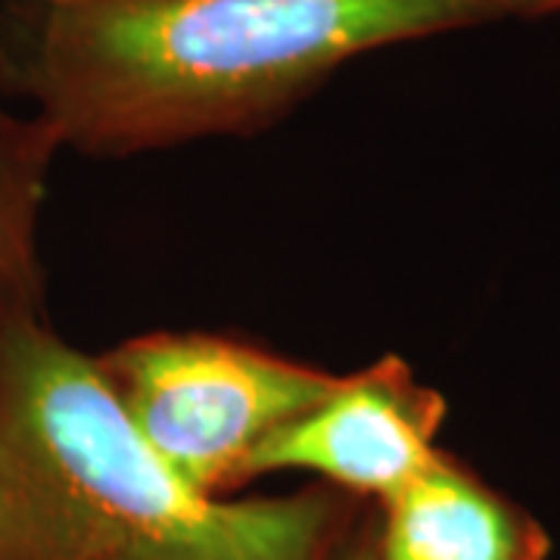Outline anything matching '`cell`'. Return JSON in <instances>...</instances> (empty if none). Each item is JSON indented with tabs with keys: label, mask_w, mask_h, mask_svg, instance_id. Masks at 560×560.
<instances>
[{
	"label": "cell",
	"mask_w": 560,
	"mask_h": 560,
	"mask_svg": "<svg viewBox=\"0 0 560 560\" xmlns=\"http://www.w3.org/2000/svg\"><path fill=\"white\" fill-rule=\"evenodd\" d=\"M445 401L405 361L337 377L334 389L287 420L249 460V477L308 470L355 499L386 501L440 455Z\"/></svg>",
	"instance_id": "obj_4"
},
{
	"label": "cell",
	"mask_w": 560,
	"mask_h": 560,
	"mask_svg": "<svg viewBox=\"0 0 560 560\" xmlns=\"http://www.w3.org/2000/svg\"><path fill=\"white\" fill-rule=\"evenodd\" d=\"M482 10L489 13V20L499 16H539L560 10V0H480Z\"/></svg>",
	"instance_id": "obj_8"
},
{
	"label": "cell",
	"mask_w": 560,
	"mask_h": 560,
	"mask_svg": "<svg viewBox=\"0 0 560 560\" xmlns=\"http://www.w3.org/2000/svg\"><path fill=\"white\" fill-rule=\"evenodd\" d=\"M60 138L38 116L0 103V320L44 312L40 206Z\"/></svg>",
	"instance_id": "obj_6"
},
{
	"label": "cell",
	"mask_w": 560,
	"mask_h": 560,
	"mask_svg": "<svg viewBox=\"0 0 560 560\" xmlns=\"http://www.w3.org/2000/svg\"><path fill=\"white\" fill-rule=\"evenodd\" d=\"M97 364L143 442L180 480L221 499L253 480L261 442L337 383V374L215 334H147Z\"/></svg>",
	"instance_id": "obj_3"
},
{
	"label": "cell",
	"mask_w": 560,
	"mask_h": 560,
	"mask_svg": "<svg viewBox=\"0 0 560 560\" xmlns=\"http://www.w3.org/2000/svg\"><path fill=\"white\" fill-rule=\"evenodd\" d=\"M340 560H383L381 558V539H377V517L364 514L355 526V533L349 536L342 548Z\"/></svg>",
	"instance_id": "obj_7"
},
{
	"label": "cell",
	"mask_w": 560,
	"mask_h": 560,
	"mask_svg": "<svg viewBox=\"0 0 560 560\" xmlns=\"http://www.w3.org/2000/svg\"><path fill=\"white\" fill-rule=\"evenodd\" d=\"M359 499L194 489L44 312L0 320V560H340Z\"/></svg>",
	"instance_id": "obj_2"
},
{
	"label": "cell",
	"mask_w": 560,
	"mask_h": 560,
	"mask_svg": "<svg viewBox=\"0 0 560 560\" xmlns=\"http://www.w3.org/2000/svg\"><path fill=\"white\" fill-rule=\"evenodd\" d=\"M383 560H548L536 517L440 452L393 499L381 501Z\"/></svg>",
	"instance_id": "obj_5"
},
{
	"label": "cell",
	"mask_w": 560,
	"mask_h": 560,
	"mask_svg": "<svg viewBox=\"0 0 560 560\" xmlns=\"http://www.w3.org/2000/svg\"><path fill=\"white\" fill-rule=\"evenodd\" d=\"M480 0H0V91L62 147L243 135L368 50L486 22Z\"/></svg>",
	"instance_id": "obj_1"
}]
</instances>
